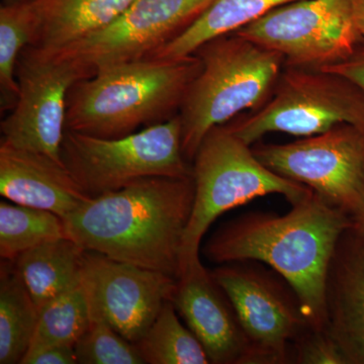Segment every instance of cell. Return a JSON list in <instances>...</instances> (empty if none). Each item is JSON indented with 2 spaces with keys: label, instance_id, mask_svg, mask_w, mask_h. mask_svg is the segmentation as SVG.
Masks as SVG:
<instances>
[{
  "label": "cell",
  "instance_id": "23",
  "mask_svg": "<svg viewBox=\"0 0 364 364\" xmlns=\"http://www.w3.org/2000/svg\"><path fill=\"white\" fill-rule=\"evenodd\" d=\"M36 31L32 0L6 2L0 9V105L11 111L18 97L16 65L21 52L32 44Z\"/></svg>",
  "mask_w": 364,
  "mask_h": 364
},
{
  "label": "cell",
  "instance_id": "20",
  "mask_svg": "<svg viewBox=\"0 0 364 364\" xmlns=\"http://www.w3.org/2000/svg\"><path fill=\"white\" fill-rule=\"evenodd\" d=\"M39 311L14 261L0 268V363H21L30 348Z\"/></svg>",
  "mask_w": 364,
  "mask_h": 364
},
{
  "label": "cell",
  "instance_id": "27",
  "mask_svg": "<svg viewBox=\"0 0 364 364\" xmlns=\"http://www.w3.org/2000/svg\"><path fill=\"white\" fill-rule=\"evenodd\" d=\"M73 346H46L26 352L21 364H76Z\"/></svg>",
  "mask_w": 364,
  "mask_h": 364
},
{
  "label": "cell",
  "instance_id": "28",
  "mask_svg": "<svg viewBox=\"0 0 364 364\" xmlns=\"http://www.w3.org/2000/svg\"><path fill=\"white\" fill-rule=\"evenodd\" d=\"M322 70L333 72L348 79L364 95V45H361L348 59Z\"/></svg>",
  "mask_w": 364,
  "mask_h": 364
},
{
  "label": "cell",
  "instance_id": "3",
  "mask_svg": "<svg viewBox=\"0 0 364 364\" xmlns=\"http://www.w3.org/2000/svg\"><path fill=\"white\" fill-rule=\"evenodd\" d=\"M196 55L181 59L145 58L100 69L72 85L65 130L116 139L168 121L178 114L200 70Z\"/></svg>",
  "mask_w": 364,
  "mask_h": 364
},
{
  "label": "cell",
  "instance_id": "29",
  "mask_svg": "<svg viewBox=\"0 0 364 364\" xmlns=\"http://www.w3.org/2000/svg\"><path fill=\"white\" fill-rule=\"evenodd\" d=\"M351 6L354 21L364 39V0H351Z\"/></svg>",
  "mask_w": 364,
  "mask_h": 364
},
{
  "label": "cell",
  "instance_id": "11",
  "mask_svg": "<svg viewBox=\"0 0 364 364\" xmlns=\"http://www.w3.org/2000/svg\"><path fill=\"white\" fill-rule=\"evenodd\" d=\"M85 78L90 75L71 60L33 46L26 47L16 65L18 102L1 122V142L64 164L61 147L67 97L72 85Z\"/></svg>",
  "mask_w": 364,
  "mask_h": 364
},
{
  "label": "cell",
  "instance_id": "6",
  "mask_svg": "<svg viewBox=\"0 0 364 364\" xmlns=\"http://www.w3.org/2000/svg\"><path fill=\"white\" fill-rule=\"evenodd\" d=\"M61 156L91 198L149 177L193 176V165L182 151L178 114L121 138L102 139L65 130Z\"/></svg>",
  "mask_w": 364,
  "mask_h": 364
},
{
  "label": "cell",
  "instance_id": "17",
  "mask_svg": "<svg viewBox=\"0 0 364 364\" xmlns=\"http://www.w3.org/2000/svg\"><path fill=\"white\" fill-rule=\"evenodd\" d=\"M133 0H32V44L54 53L86 39L116 21Z\"/></svg>",
  "mask_w": 364,
  "mask_h": 364
},
{
  "label": "cell",
  "instance_id": "18",
  "mask_svg": "<svg viewBox=\"0 0 364 364\" xmlns=\"http://www.w3.org/2000/svg\"><path fill=\"white\" fill-rule=\"evenodd\" d=\"M85 251L75 241L64 237L36 246L14 260L38 311L79 284Z\"/></svg>",
  "mask_w": 364,
  "mask_h": 364
},
{
  "label": "cell",
  "instance_id": "22",
  "mask_svg": "<svg viewBox=\"0 0 364 364\" xmlns=\"http://www.w3.org/2000/svg\"><path fill=\"white\" fill-rule=\"evenodd\" d=\"M67 237L58 215L18 203H0V257L14 261L45 242Z\"/></svg>",
  "mask_w": 364,
  "mask_h": 364
},
{
  "label": "cell",
  "instance_id": "30",
  "mask_svg": "<svg viewBox=\"0 0 364 364\" xmlns=\"http://www.w3.org/2000/svg\"><path fill=\"white\" fill-rule=\"evenodd\" d=\"M356 221L360 223V224L363 225V226H364V215L363 218H361L360 220H356Z\"/></svg>",
  "mask_w": 364,
  "mask_h": 364
},
{
  "label": "cell",
  "instance_id": "7",
  "mask_svg": "<svg viewBox=\"0 0 364 364\" xmlns=\"http://www.w3.org/2000/svg\"><path fill=\"white\" fill-rule=\"evenodd\" d=\"M344 124L364 130L363 91L333 72L287 66L262 107L226 124L253 146L270 133L304 138Z\"/></svg>",
  "mask_w": 364,
  "mask_h": 364
},
{
  "label": "cell",
  "instance_id": "13",
  "mask_svg": "<svg viewBox=\"0 0 364 364\" xmlns=\"http://www.w3.org/2000/svg\"><path fill=\"white\" fill-rule=\"evenodd\" d=\"M177 279L85 250L80 284L90 316L104 318L124 338L136 343L171 301Z\"/></svg>",
  "mask_w": 364,
  "mask_h": 364
},
{
  "label": "cell",
  "instance_id": "1",
  "mask_svg": "<svg viewBox=\"0 0 364 364\" xmlns=\"http://www.w3.org/2000/svg\"><path fill=\"white\" fill-rule=\"evenodd\" d=\"M353 218L314 193L284 215L251 212L222 225L203 253L217 264L256 261L282 275L310 324L324 329L325 282L340 236Z\"/></svg>",
  "mask_w": 364,
  "mask_h": 364
},
{
  "label": "cell",
  "instance_id": "10",
  "mask_svg": "<svg viewBox=\"0 0 364 364\" xmlns=\"http://www.w3.org/2000/svg\"><path fill=\"white\" fill-rule=\"evenodd\" d=\"M235 33L277 53L287 67L306 69L341 63L364 42L351 0H296Z\"/></svg>",
  "mask_w": 364,
  "mask_h": 364
},
{
  "label": "cell",
  "instance_id": "19",
  "mask_svg": "<svg viewBox=\"0 0 364 364\" xmlns=\"http://www.w3.org/2000/svg\"><path fill=\"white\" fill-rule=\"evenodd\" d=\"M296 0H214L210 6L176 39L149 58L181 59L222 36L233 33L263 16Z\"/></svg>",
  "mask_w": 364,
  "mask_h": 364
},
{
  "label": "cell",
  "instance_id": "15",
  "mask_svg": "<svg viewBox=\"0 0 364 364\" xmlns=\"http://www.w3.org/2000/svg\"><path fill=\"white\" fill-rule=\"evenodd\" d=\"M324 330L345 364H364V226L356 220L340 236L328 267Z\"/></svg>",
  "mask_w": 364,
  "mask_h": 364
},
{
  "label": "cell",
  "instance_id": "14",
  "mask_svg": "<svg viewBox=\"0 0 364 364\" xmlns=\"http://www.w3.org/2000/svg\"><path fill=\"white\" fill-rule=\"evenodd\" d=\"M171 301L210 363L248 364L250 347L240 320L200 258L181 270Z\"/></svg>",
  "mask_w": 364,
  "mask_h": 364
},
{
  "label": "cell",
  "instance_id": "9",
  "mask_svg": "<svg viewBox=\"0 0 364 364\" xmlns=\"http://www.w3.org/2000/svg\"><path fill=\"white\" fill-rule=\"evenodd\" d=\"M210 272L247 337L248 364L293 363L291 342L311 324L291 284L256 261L227 263Z\"/></svg>",
  "mask_w": 364,
  "mask_h": 364
},
{
  "label": "cell",
  "instance_id": "31",
  "mask_svg": "<svg viewBox=\"0 0 364 364\" xmlns=\"http://www.w3.org/2000/svg\"><path fill=\"white\" fill-rule=\"evenodd\" d=\"M6 2H14V1H26V0H4Z\"/></svg>",
  "mask_w": 364,
  "mask_h": 364
},
{
  "label": "cell",
  "instance_id": "21",
  "mask_svg": "<svg viewBox=\"0 0 364 364\" xmlns=\"http://www.w3.org/2000/svg\"><path fill=\"white\" fill-rule=\"evenodd\" d=\"M145 364H210L207 352L188 327L182 325L171 301L135 343Z\"/></svg>",
  "mask_w": 364,
  "mask_h": 364
},
{
  "label": "cell",
  "instance_id": "4",
  "mask_svg": "<svg viewBox=\"0 0 364 364\" xmlns=\"http://www.w3.org/2000/svg\"><path fill=\"white\" fill-rule=\"evenodd\" d=\"M193 55L202 67L178 112L182 151L188 162L208 132L267 102L284 65L277 53L235 33L208 41Z\"/></svg>",
  "mask_w": 364,
  "mask_h": 364
},
{
  "label": "cell",
  "instance_id": "16",
  "mask_svg": "<svg viewBox=\"0 0 364 364\" xmlns=\"http://www.w3.org/2000/svg\"><path fill=\"white\" fill-rule=\"evenodd\" d=\"M0 195L65 219L91 196L67 167L42 153L0 144Z\"/></svg>",
  "mask_w": 364,
  "mask_h": 364
},
{
  "label": "cell",
  "instance_id": "12",
  "mask_svg": "<svg viewBox=\"0 0 364 364\" xmlns=\"http://www.w3.org/2000/svg\"><path fill=\"white\" fill-rule=\"evenodd\" d=\"M213 1L133 0L104 30L54 53L77 64L91 77L105 67L149 58L184 32Z\"/></svg>",
  "mask_w": 364,
  "mask_h": 364
},
{
  "label": "cell",
  "instance_id": "25",
  "mask_svg": "<svg viewBox=\"0 0 364 364\" xmlns=\"http://www.w3.org/2000/svg\"><path fill=\"white\" fill-rule=\"evenodd\" d=\"M74 352L79 364H145L136 345L97 316H90V326L74 345Z\"/></svg>",
  "mask_w": 364,
  "mask_h": 364
},
{
  "label": "cell",
  "instance_id": "26",
  "mask_svg": "<svg viewBox=\"0 0 364 364\" xmlns=\"http://www.w3.org/2000/svg\"><path fill=\"white\" fill-rule=\"evenodd\" d=\"M293 363L345 364L334 340L324 329L310 325L291 342Z\"/></svg>",
  "mask_w": 364,
  "mask_h": 364
},
{
  "label": "cell",
  "instance_id": "24",
  "mask_svg": "<svg viewBox=\"0 0 364 364\" xmlns=\"http://www.w3.org/2000/svg\"><path fill=\"white\" fill-rule=\"evenodd\" d=\"M90 323V306L79 282L41 309L28 350L55 345L74 347Z\"/></svg>",
  "mask_w": 364,
  "mask_h": 364
},
{
  "label": "cell",
  "instance_id": "5",
  "mask_svg": "<svg viewBox=\"0 0 364 364\" xmlns=\"http://www.w3.org/2000/svg\"><path fill=\"white\" fill-rule=\"evenodd\" d=\"M195 200L183 237L181 270L200 258V244L220 215L268 195H282L291 205L313 193L304 184L265 166L250 145L227 124L208 132L193 160Z\"/></svg>",
  "mask_w": 364,
  "mask_h": 364
},
{
  "label": "cell",
  "instance_id": "2",
  "mask_svg": "<svg viewBox=\"0 0 364 364\" xmlns=\"http://www.w3.org/2000/svg\"><path fill=\"white\" fill-rule=\"evenodd\" d=\"M193 200V176L149 177L91 198L63 221L85 250L177 279Z\"/></svg>",
  "mask_w": 364,
  "mask_h": 364
},
{
  "label": "cell",
  "instance_id": "8",
  "mask_svg": "<svg viewBox=\"0 0 364 364\" xmlns=\"http://www.w3.org/2000/svg\"><path fill=\"white\" fill-rule=\"evenodd\" d=\"M252 149L275 173L304 184L354 220L363 217V129L340 124L291 143H256Z\"/></svg>",
  "mask_w": 364,
  "mask_h": 364
}]
</instances>
